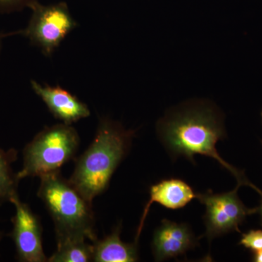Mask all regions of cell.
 Masks as SVG:
<instances>
[{
    "label": "cell",
    "mask_w": 262,
    "mask_h": 262,
    "mask_svg": "<svg viewBox=\"0 0 262 262\" xmlns=\"http://www.w3.org/2000/svg\"><path fill=\"white\" fill-rule=\"evenodd\" d=\"M158 134L163 145L174 157L184 156L194 161L195 155L217 160L237 181V185L248 186L262 194L244 172L225 161L218 151L217 142L226 136L223 117L220 110L208 102L186 103L167 114L158 124Z\"/></svg>",
    "instance_id": "obj_1"
},
{
    "label": "cell",
    "mask_w": 262,
    "mask_h": 262,
    "mask_svg": "<svg viewBox=\"0 0 262 262\" xmlns=\"http://www.w3.org/2000/svg\"><path fill=\"white\" fill-rule=\"evenodd\" d=\"M134 134L118 122L100 120L94 140L76 160L69 179L90 203L107 189L113 173L130 149Z\"/></svg>",
    "instance_id": "obj_2"
},
{
    "label": "cell",
    "mask_w": 262,
    "mask_h": 262,
    "mask_svg": "<svg viewBox=\"0 0 262 262\" xmlns=\"http://www.w3.org/2000/svg\"><path fill=\"white\" fill-rule=\"evenodd\" d=\"M37 195L46 205L56 229L57 244L72 239L97 241L93 203L60 170L40 177Z\"/></svg>",
    "instance_id": "obj_3"
},
{
    "label": "cell",
    "mask_w": 262,
    "mask_h": 262,
    "mask_svg": "<svg viewBox=\"0 0 262 262\" xmlns=\"http://www.w3.org/2000/svg\"><path fill=\"white\" fill-rule=\"evenodd\" d=\"M78 133L72 125L62 123L46 127L24 148L18 182L27 177H39L58 171L75 158L80 146Z\"/></svg>",
    "instance_id": "obj_4"
},
{
    "label": "cell",
    "mask_w": 262,
    "mask_h": 262,
    "mask_svg": "<svg viewBox=\"0 0 262 262\" xmlns=\"http://www.w3.org/2000/svg\"><path fill=\"white\" fill-rule=\"evenodd\" d=\"M29 8L32 10V15L27 27L8 34H20L27 37L45 56L51 57L78 24L64 2L45 5L37 1Z\"/></svg>",
    "instance_id": "obj_5"
},
{
    "label": "cell",
    "mask_w": 262,
    "mask_h": 262,
    "mask_svg": "<svg viewBox=\"0 0 262 262\" xmlns=\"http://www.w3.org/2000/svg\"><path fill=\"white\" fill-rule=\"evenodd\" d=\"M239 185L231 192L213 194L211 190L196 194V198L206 208L204 215L206 236L211 242L218 236L231 232H239L246 216L256 213V208L250 209L237 195Z\"/></svg>",
    "instance_id": "obj_6"
},
{
    "label": "cell",
    "mask_w": 262,
    "mask_h": 262,
    "mask_svg": "<svg viewBox=\"0 0 262 262\" xmlns=\"http://www.w3.org/2000/svg\"><path fill=\"white\" fill-rule=\"evenodd\" d=\"M10 202L15 208V214L12 219L11 237L18 261H48L43 251L42 228L39 217L33 213L28 205L20 201L18 194L12 196Z\"/></svg>",
    "instance_id": "obj_7"
},
{
    "label": "cell",
    "mask_w": 262,
    "mask_h": 262,
    "mask_svg": "<svg viewBox=\"0 0 262 262\" xmlns=\"http://www.w3.org/2000/svg\"><path fill=\"white\" fill-rule=\"evenodd\" d=\"M31 86L53 116L63 123L72 125L91 115L85 103L58 84L51 86L32 80Z\"/></svg>",
    "instance_id": "obj_8"
},
{
    "label": "cell",
    "mask_w": 262,
    "mask_h": 262,
    "mask_svg": "<svg viewBox=\"0 0 262 262\" xmlns=\"http://www.w3.org/2000/svg\"><path fill=\"white\" fill-rule=\"evenodd\" d=\"M196 245L195 237L187 224L163 220L153 236V255L158 261L177 258Z\"/></svg>",
    "instance_id": "obj_9"
},
{
    "label": "cell",
    "mask_w": 262,
    "mask_h": 262,
    "mask_svg": "<svg viewBox=\"0 0 262 262\" xmlns=\"http://www.w3.org/2000/svg\"><path fill=\"white\" fill-rule=\"evenodd\" d=\"M194 198H196V194L192 188L180 179H167L153 185L150 188V198L144 207L136 232L135 243L138 244L151 204L159 203L168 209L176 210L184 208Z\"/></svg>",
    "instance_id": "obj_10"
},
{
    "label": "cell",
    "mask_w": 262,
    "mask_h": 262,
    "mask_svg": "<svg viewBox=\"0 0 262 262\" xmlns=\"http://www.w3.org/2000/svg\"><path fill=\"white\" fill-rule=\"evenodd\" d=\"M121 225L102 239L94 242L93 261L135 262L139 259L136 243L127 244L120 239Z\"/></svg>",
    "instance_id": "obj_11"
},
{
    "label": "cell",
    "mask_w": 262,
    "mask_h": 262,
    "mask_svg": "<svg viewBox=\"0 0 262 262\" xmlns=\"http://www.w3.org/2000/svg\"><path fill=\"white\" fill-rule=\"evenodd\" d=\"M94 245L87 239H72L57 244L56 252L48 258L50 262L93 261Z\"/></svg>",
    "instance_id": "obj_12"
},
{
    "label": "cell",
    "mask_w": 262,
    "mask_h": 262,
    "mask_svg": "<svg viewBox=\"0 0 262 262\" xmlns=\"http://www.w3.org/2000/svg\"><path fill=\"white\" fill-rule=\"evenodd\" d=\"M16 159L15 149L5 151L0 148V206L17 194L19 182L11 166Z\"/></svg>",
    "instance_id": "obj_13"
},
{
    "label": "cell",
    "mask_w": 262,
    "mask_h": 262,
    "mask_svg": "<svg viewBox=\"0 0 262 262\" xmlns=\"http://www.w3.org/2000/svg\"><path fill=\"white\" fill-rule=\"evenodd\" d=\"M239 245L248 249L254 251L262 250V230H250L248 233L244 234L239 241Z\"/></svg>",
    "instance_id": "obj_14"
},
{
    "label": "cell",
    "mask_w": 262,
    "mask_h": 262,
    "mask_svg": "<svg viewBox=\"0 0 262 262\" xmlns=\"http://www.w3.org/2000/svg\"><path fill=\"white\" fill-rule=\"evenodd\" d=\"M38 0H0V13H11L29 8Z\"/></svg>",
    "instance_id": "obj_15"
},
{
    "label": "cell",
    "mask_w": 262,
    "mask_h": 262,
    "mask_svg": "<svg viewBox=\"0 0 262 262\" xmlns=\"http://www.w3.org/2000/svg\"><path fill=\"white\" fill-rule=\"evenodd\" d=\"M253 261L255 262H262V250L254 251L253 254Z\"/></svg>",
    "instance_id": "obj_16"
},
{
    "label": "cell",
    "mask_w": 262,
    "mask_h": 262,
    "mask_svg": "<svg viewBox=\"0 0 262 262\" xmlns=\"http://www.w3.org/2000/svg\"><path fill=\"white\" fill-rule=\"evenodd\" d=\"M261 195V203H260V206L256 208V213H258L260 215V219H261V222L262 225V194Z\"/></svg>",
    "instance_id": "obj_17"
},
{
    "label": "cell",
    "mask_w": 262,
    "mask_h": 262,
    "mask_svg": "<svg viewBox=\"0 0 262 262\" xmlns=\"http://www.w3.org/2000/svg\"><path fill=\"white\" fill-rule=\"evenodd\" d=\"M5 36H8V34H0V51H1V45H2V39Z\"/></svg>",
    "instance_id": "obj_18"
},
{
    "label": "cell",
    "mask_w": 262,
    "mask_h": 262,
    "mask_svg": "<svg viewBox=\"0 0 262 262\" xmlns=\"http://www.w3.org/2000/svg\"><path fill=\"white\" fill-rule=\"evenodd\" d=\"M2 237H3V234L0 232V241H1Z\"/></svg>",
    "instance_id": "obj_19"
},
{
    "label": "cell",
    "mask_w": 262,
    "mask_h": 262,
    "mask_svg": "<svg viewBox=\"0 0 262 262\" xmlns=\"http://www.w3.org/2000/svg\"><path fill=\"white\" fill-rule=\"evenodd\" d=\"M261 118H262V112H261Z\"/></svg>",
    "instance_id": "obj_20"
}]
</instances>
